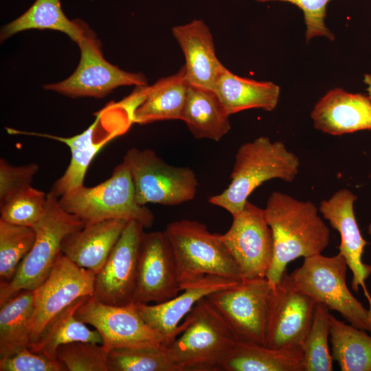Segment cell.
<instances>
[{
	"label": "cell",
	"mask_w": 371,
	"mask_h": 371,
	"mask_svg": "<svg viewBox=\"0 0 371 371\" xmlns=\"http://www.w3.org/2000/svg\"><path fill=\"white\" fill-rule=\"evenodd\" d=\"M87 27L81 20H69L62 10L60 0H36L19 17L1 27L0 41L24 30L48 29L65 33L78 43Z\"/></svg>",
	"instance_id": "29"
},
{
	"label": "cell",
	"mask_w": 371,
	"mask_h": 371,
	"mask_svg": "<svg viewBox=\"0 0 371 371\" xmlns=\"http://www.w3.org/2000/svg\"><path fill=\"white\" fill-rule=\"evenodd\" d=\"M229 114L251 109L274 110L280 88L270 81H258L240 77L226 67L219 76L214 89Z\"/></svg>",
	"instance_id": "25"
},
{
	"label": "cell",
	"mask_w": 371,
	"mask_h": 371,
	"mask_svg": "<svg viewBox=\"0 0 371 371\" xmlns=\"http://www.w3.org/2000/svg\"><path fill=\"white\" fill-rule=\"evenodd\" d=\"M108 353L102 344L76 341L60 346L56 357L66 371H110Z\"/></svg>",
	"instance_id": "35"
},
{
	"label": "cell",
	"mask_w": 371,
	"mask_h": 371,
	"mask_svg": "<svg viewBox=\"0 0 371 371\" xmlns=\"http://www.w3.org/2000/svg\"><path fill=\"white\" fill-rule=\"evenodd\" d=\"M108 363L110 371H179L165 344L112 349L108 353Z\"/></svg>",
	"instance_id": "32"
},
{
	"label": "cell",
	"mask_w": 371,
	"mask_h": 371,
	"mask_svg": "<svg viewBox=\"0 0 371 371\" xmlns=\"http://www.w3.org/2000/svg\"><path fill=\"white\" fill-rule=\"evenodd\" d=\"M311 116L317 130L332 135L371 130V99L335 88L320 98Z\"/></svg>",
	"instance_id": "20"
},
{
	"label": "cell",
	"mask_w": 371,
	"mask_h": 371,
	"mask_svg": "<svg viewBox=\"0 0 371 371\" xmlns=\"http://www.w3.org/2000/svg\"><path fill=\"white\" fill-rule=\"evenodd\" d=\"M370 177H371V172H370Z\"/></svg>",
	"instance_id": "41"
},
{
	"label": "cell",
	"mask_w": 371,
	"mask_h": 371,
	"mask_svg": "<svg viewBox=\"0 0 371 371\" xmlns=\"http://www.w3.org/2000/svg\"><path fill=\"white\" fill-rule=\"evenodd\" d=\"M172 33L185 57L183 65L190 85L214 90L225 67L216 55L212 35L200 19L177 25Z\"/></svg>",
	"instance_id": "21"
},
{
	"label": "cell",
	"mask_w": 371,
	"mask_h": 371,
	"mask_svg": "<svg viewBox=\"0 0 371 371\" xmlns=\"http://www.w3.org/2000/svg\"><path fill=\"white\" fill-rule=\"evenodd\" d=\"M316 302L293 284L286 271L271 287L265 346L280 349L300 346L311 326Z\"/></svg>",
	"instance_id": "13"
},
{
	"label": "cell",
	"mask_w": 371,
	"mask_h": 371,
	"mask_svg": "<svg viewBox=\"0 0 371 371\" xmlns=\"http://www.w3.org/2000/svg\"><path fill=\"white\" fill-rule=\"evenodd\" d=\"M188 87L184 66L151 86L137 87L133 122L143 125L157 121L181 120Z\"/></svg>",
	"instance_id": "22"
},
{
	"label": "cell",
	"mask_w": 371,
	"mask_h": 371,
	"mask_svg": "<svg viewBox=\"0 0 371 371\" xmlns=\"http://www.w3.org/2000/svg\"><path fill=\"white\" fill-rule=\"evenodd\" d=\"M264 212L274 243L272 263L266 276L273 287L280 281L289 262L322 254L329 245L330 232L313 202L281 192L271 194Z\"/></svg>",
	"instance_id": "1"
},
{
	"label": "cell",
	"mask_w": 371,
	"mask_h": 371,
	"mask_svg": "<svg viewBox=\"0 0 371 371\" xmlns=\"http://www.w3.org/2000/svg\"><path fill=\"white\" fill-rule=\"evenodd\" d=\"M95 275L74 263L62 252L58 254L48 276L34 291L31 342L64 308L82 297L93 295Z\"/></svg>",
	"instance_id": "15"
},
{
	"label": "cell",
	"mask_w": 371,
	"mask_h": 371,
	"mask_svg": "<svg viewBox=\"0 0 371 371\" xmlns=\"http://www.w3.org/2000/svg\"><path fill=\"white\" fill-rule=\"evenodd\" d=\"M357 196L348 189L337 190L328 199L321 201L319 212L331 227L340 234L339 253L344 258L352 271L351 286L358 292L361 286L369 303L371 313V295L365 281L371 275V265L363 262L365 247L368 243L362 236L357 222L354 203Z\"/></svg>",
	"instance_id": "17"
},
{
	"label": "cell",
	"mask_w": 371,
	"mask_h": 371,
	"mask_svg": "<svg viewBox=\"0 0 371 371\" xmlns=\"http://www.w3.org/2000/svg\"><path fill=\"white\" fill-rule=\"evenodd\" d=\"M347 268L339 253L333 256L319 254L304 258L302 266L289 276L293 286L316 303L338 312L353 326L371 333L369 310L353 296L347 286Z\"/></svg>",
	"instance_id": "7"
},
{
	"label": "cell",
	"mask_w": 371,
	"mask_h": 371,
	"mask_svg": "<svg viewBox=\"0 0 371 371\" xmlns=\"http://www.w3.org/2000/svg\"><path fill=\"white\" fill-rule=\"evenodd\" d=\"M329 309L316 303L313 322L300 346L304 359L305 371H331L333 358L330 352Z\"/></svg>",
	"instance_id": "33"
},
{
	"label": "cell",
	"mask_w": 371,
	"mask_h": 371,
	"mask_svg": "<svg viewBox=\"0 0 371 371\" xmlns=\"http://www.w3.org/2000/svg\"><path fill=\"white\" fill-rule=\"evenodd\" d=\"M47 194L27 186L0 203V219L17 225L32 227L43 215Z\"/></svg>",
	"instance_id": "34"
},
{
	"label": "cell",
	"mask_w": 371,
	"mask_h": 371,
	"mask_svg": "<svg viewBox=\"0 0 371 371\" xmlns=\"http://www.w3.org/2000/svg\"><path fill=\"white\" fill-rule=\"evenodd\" d=\"M75 316L99 332L102 345L108 351L164 344L163 337L145 322L135 303L115 306L90 296L78 308Z\"/></svg>",
	"instance_id": "12"
},
{
	"label": "cell",
	"mask_w": 371,
	"mask_h": 371,
	"mask_svg": "<svg viewBox=\"0 0 371 371\" xmlns=\"http://www.w3.org/2000/svg\"><path fill=\"white\" fill-rule=\"evenodd\" d=\"M58 203L65 211L78 216L85 225L120 218L135 221L149 228L155 221L152 211L137 202L131 174L124 161L102 183L73 189L59 197Z\"/></svg>",
	"instance_id": "5"
},
{
	"label": "cell",
	"mask_w": 371,
	"mask_h": 371,
	"mask_svg": "<svg viewBox=\"0 0 371 371\" xmlns=\"http://www.w3.org/2000/svg\"><path fill=\"white\" fill-rule=\"evenodd\" d=\"M332 358L342 371H371V336L330 313Z\"/></svg>",
	"instance_id": "30"
},
{
	"label": "cell",
	"mask_w": 371,
	"mask_h": 371,
	"mask_svg": "<svg viewBox=\"0 0 371 371\" xmlns=\"http://www.w3.org/2000/svg\"><path fill=\"white\" fill-rule=\"evenodd\" d=\"M229 229L219 237L243 279L266 278L273 258L274 243L264 209L250 203L232 215Z\"/></svg>",
	"instance_id": "11"
},
{
	"label": "cell",
	"mask_w": 371,
	"mask_h": 371,
	"mask_svg": "<svg viewBox=\"0 0 371 371\" xmlns=\"http://www.w3.org/2000/svg\"><path fill=\"white\" fill-rule=\"evenodd\" d=\"M0 371H66L58 361L25 348L15 354L0 359Z\"/></svg>",
	"instance_id": "37"
},
{
	"label": "cell",
	"mask_w": 371,
	"mask_h": 371,
	"mask_svg": "<svg viewBox=\"0 0 371 371\" xmlns=\"http://www.w3.org/2000/svg\"><path fill=\"white\" fill-rule=\"evenodd\" d=\"M240 281L217 276H206L187 286L181 293L166 302L153 305L136 304L145 322L161 335L164 344L168 346L182 331V319L201 299L233 286Z\"/></svg>",
	"instance_id": "18"
},
{
	"label": "cell",
	"mask_w": 371,
	"mask_h": 371,
	"mask_svg": "<svg viewBox=\"0 0 371 371\" xmlns=\"http://www.w3.org/2000/svg\"><path fill=\"white\" fill-rule=\"evenodd\" d=\"M300 159L281 141L260 136L238 149L230 175L231 181L222 192L211 196L208 203L232 216L240 212L249 196L264 182L279 179L290 183L299 172Z\"/></svg>",
	"instance_id": "2"
},
{
	"label": "cell",
	"mask_w": 371,
	"mask_h": 371,
	"mask_svg": "<svg viewBox=\"0 0 371 371\" xmlns=\"http://www.w3.org/2000/svg\"><path fill=\"white\" fill-rule=\"evenodd\" d=\"M39 166L30 163L19 166H12L4 159H0V203L10 196L31 186L33 177Z\"/></svg>",
	"instance_id": "38"
},
{
	"label": "cell",
	"mask_w": 371,
	"mask_h": 371,
	"mask_svg": "<svg viewBox=\"0 0 371 371\" xmlns=\"http://www.w3.org/2000/svg\"><path fill=\"white\" fill-rule=\"evenodd\" d=\"M104 111L105 109L104 118ZM102 111L97 114L94 122L85 131L69 137L19 131L12 128H7V131L11 134L31 135L54 139L69 148L71 154L69 164L63 175L53 183L50 190V192L59 198L69 191L84 185L87 168L96 154L107 142L122 134L116 131L105 133L106 128L102 131L104 126V119L102 125Z\"/></svg>",
	"instance_id": "19"
},
{
	"label": "cell",
	"mask_w": 371,
	"mask_h": 371,
	"mask_svg": "<svg viewBox=\"0 0 371 371\" xmlns=\"http://www.w3.org/2000/svg\"><path fill=\"white\" fill-rule=\"evenodd\" d=\"M170 243L164 232L145 233L140 245L135 304H160L181 292Z\"/></svg>",
	"instance_id": "16"
},
{
	"label": "cell",
	"mask_w": 371,
	"mask_h": 371,
	"mask_svg": "<svg viewBox=\"0 0 371 371\" xmlns=\"http://www.w3.org/2000/svg\"><path fill=\"white\" fill-rule=\"evenodd\" d=\"M229 115L214 90L189 85L181 120L194 137L218 142L230 130Z\"/></svg>",
	"instance_id": "26"
},
{
	"label": "cell",
	"mask_w": 371,
	"mask_h": 371,
	"mask_svg": "<svg viewBox=\"0 0 371 371\" xmlns=\"http://www.w3.org/2000/svg\"><path fill=\"white\" fill-rule=\"evenodd\" d=\"M368 234L370 235V236L371 238V223L368 225Z\"/></svg>",
	"instance_id": "40"
},
{
	"label": "cell",
	"mask_w": 371,
	"mask_h": 371,
	"mask_svg": "<svg viewBox=\"0 0 371 371\" xmlns=\"http://www.w3.org/2000/svg\"><path fill=\"white\" fill-rule=\"evenodd\" d=\"M144 228L137 221H128L105 264L95 275L93 296L100 302L115 306L133 303Z\"/></svg>",
	"instance_id": "14"
},
{
	"label": "cell",
	"mask_w": 371,
	"mask_h": 371,
	"mask_svg": "<svg viewBox=\"0 0 371 371\" xmlns=\"http://www.w3.org/2000/svg\"><path fill=\"white\" fill-rule=\"evenodd\" d=\"M90 296L78 299L52 317L39 335L30 343L29 348L42 353L50 359L56 357L57 348L66 344L85 341L102 344L97 330H91L86 324L78 319L75 312Z\"/></svg>",
	"instance_id": "27"
},
{
	"label": "cell",
	"mask_w": 371,
	"mask_h": 371,
	"mask_svg": "<svg viewBox=\"0 0 371 371\" xmlns=\"http://www.w3.org/2000/svg\"><path fill=\"white\" fill-rule=\"evenodd\" d=\"M363 82L367 85L368 95L371 99V75L366 74L363 78Z\"/></svg>",
	"instance_id": "39"
},
{
	"label": "cell",
	"mask_w": 371,
	"mask_h": 371,
	"mask_svg": "<svg viewBox=\"0 0 371 371\" xmlns=\"http://www.w3.org/2000/svg\"><path fill=\"white\" fill-rule=\"evenodd\" d=\"M77 44L80 59L75 71L63 81L44 85L46 90L71 98H103L118 87L148 85L144 74L124 71L108 62L100 41L89 26Z\"/></svg>",
	"instance_id": "9"
},
{
	"label": "cell",
	"mask_w": 371,
	"mask_h": 371,
	"mask_svg": "<svg viewBox=\"0 0 371 371\" xmlns=\"http://www.w3.org/2000/svg\"><path fill=\"white\" fill-rule=\"evenodd\" d=\"M35 238L32 227L14 225L0 219V283L8 282L13 278Z\"/></svg>",
	"instance_id": "31"
},
{
	"label": "cell",
	"mask_w": 371,
	"mask_h": 371,
	"mask_svg": "<svg viewBox=\"0 0 371 371\" xmlns=\"http://www.w3.org/2000/svg\"><path fill=\"white\" fill-rule=\"evenodd\" d=\"M34 311V291L21 290L0 304V359L29 348Z\"/></svg>",
	"instance_id": "28"
},
{
	"label": "cell",
	"mask_w": 371,
	"mask_h": 371,
	"mask_svg": "<svg viewBox=\"0 0 371 371\" xmlns=\"http://www.w3.org/2000/svg\"><path fill=\"white\" fill-rule=\"evenodd\" d=\"M181 324L182 331L167 346L179 371H218L237 341L222 316L203 297Z\"/></svg>",
	"instance_id": "3"
},
{
	"label": "cell",
	"mask_w": 371,
	"mask_h": 371,
	"mask_svg": "<svg viewBox=\"0 0 371 371\" xmlns=\"http://www.w3.org/2000/svg\"><path fill=\"white\" fill-rule=\"evenodd\" d=\"M84 226L78 216L62 208L56 196L47 193L45 212L32 226L36 238L31 250L13 278L0 283V304L21 290L34 291L50 273L65 237Z\"/></svg>",
	"instance_id": "6"
},
{
	"label": "cell",
	"mask_w": 371,
	"mask_h": 371,
	"mask_svg": "<svg viewBox=\"0 0 371 371\" xmlns=\"http://www.w3.org/2000/svg\"><path fill=\"white\" fill-rule=\"evenodd\" d=\"M270 291L271 286L266 278L243 279L206 298L237 340L265 346Z\"/></svg>",
	"instance_id": "10"
},
{
	"label": "cell",
	"mask_w": 371,
	"mask_h": 371,
	"mask_svg": "<svg viewBox=\"0 0 371 371\" xmlns=\"http://www.w3.org/2000/svg\"><path fill=\"white\" fill-rule=\"evenodd\" d=\"M123 161L128 166L139 205H177L195 198L199 183L191 168L168 164L153 150L135 147L126 153Z\"/></svg>",
	"instance_id": "8"
},
{
	"label": "cell",
	"mask_w": 371,
	"mask_h": 371,
	"mask_svg": "<svg viewBox=\"0 0 371 371\" xmlns=\"http://www.w3.org/2000/svg\"><path fill=\"white\" fill-rule=\"evenodd\" d=\"M260 3L286 1L297 5L303 12L306 24V40L309 41L316 36H324L333 41L335 36L326 27L325 18L326 5L330 0H255Z\"/></svg>",
	"instance_id": "36"
},
{
	"label": "cell",
	"mask_w": 371,
	"mask_h": 371,
	"mask_svg": "<svg viewBox=\"0 0 371 371\" xmlns=\"http://www.w3.org/2000/svg\"><path fill=\"white\" fill-rule=\"evenodd\" d=\"M164 232L172 247L181 291L206 276L243 280L219 234L210 233L203 223L182 219L168 224Z\"/></svg>",
	"instance_id": "4"
},
{
	"label": "cell",
	"mask_w": 371,
	"mask_h": 371,
	"mask_svg": "<svg viewBox=\"0 0 371 371\" xmlns=\"http://www.w3.org/2000/svg\"><path fill=\"white\" fill-rule=\"evenodd\" d=\"M128 222L115 218L86 225L65 237L61 252L80 267L97 274Z\"/></svg>",
	"instance_id": "23"
},
{
	"label": "cell",
	"mask_w": 371,
	"mask_h": 371,
	"mask_svg": "<svg viewBox=\"0 0 371 371\" xmlns=\"http://www.w3.org/2000/svg\"><path fill=\"white\" fill-rule=\"evenodd\" d=\"M218 371H305L300 346L273 349L237 340Z\"/></svg>",
	"instance_id": "24"
}]
</instances>
